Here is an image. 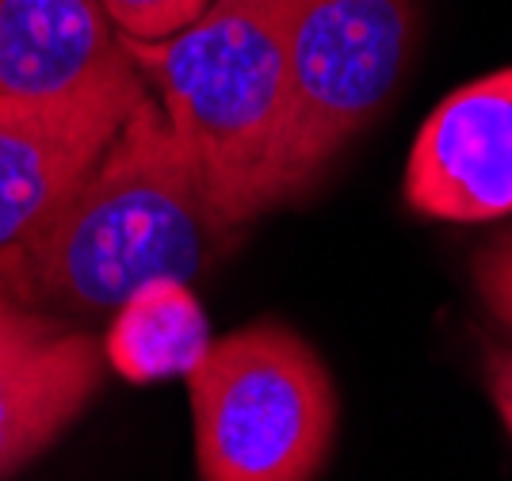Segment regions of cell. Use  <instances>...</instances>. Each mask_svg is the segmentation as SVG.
<instances>
[{"label": "cell", "mask_w": 512, "mask_h": 481, "mask_svg": "<svg viewBox=\"0 0 512 481\" xmlns=\"http://www.w3.org/2000/svg\"><path fill=\"white\" fill-rule=\"evenodd\" d=\"M230 233L150 92L50 218L0 252V298L69 325L111 317L153 279L188 283Z\"/></svg>", "instance_id": "cell-1"}, {"label": "cell", "mask_w": 512, "mask_h": 481, "mask_svg": "<svg viewBox=\"0 0 512 481\" xmlns=\"http://www.w3.org/2000/svg\"><path fill=\"white\" fill-rule=\"evenodd\" d=\"M302 8L306 0H211L169 39L119 35L226 230L287 203L291 39Z\"/></svg>", "instance_id": "cell-2"}, {"label": "cell", "mask_w": 512, "mask_h": 481, "mask_svg": "<svg viewBox=\"0 0 512 481\" xmlns=\"http://www.w3.org/2000/svg\"><path fill=\"white\" fill-rule=\"evenodd\" d=\"M199 481H314L337 436V390L295 329L253 321L188 375Z\"/></svg>", "instance_id": "cell-3"}, {"label": "cell", "mask_w": 512, "mask_h": 481, "mask_svg": "<svg viewBox=\"0 0 512 481\" xmlns=\"http://www.w3.org/2000/svg\"><path fill=\"white\" fill-rule=\"evenodd\" d=\"M413 0H306L291 39L283 199H295L371 123L406 77Z\"/></svg>", "instance_id": "cell-4"}, {"label": "cell", "mask_w": 512, "mask_h": 481, "mask_svg": "<svg viewBox=\"0 0 512 481\" xmlns=\"http://www.w3.org/2000/svg\"><path fill=\"white\" fill-rule=\"evenodd\" d=\"M406 203L436 222L512 214V65L432 107L406 161Z\"/></svg>", "instance_id": "cell-5"}, {"label": "cell", "mask_w": 512, "mask_h": 481, "mask_svg": "<svg viewBox=\"0 0 512 481\" xmlns=\"http://www.w3.org/2000/svg\"><path fill=\"white\" fill-rule=\"evenodd\" d=\"M104 363V336L0 298V481L85 413Z\"/></svg>", "instance_id": "cell-6"}, {"label": "cell", "mask_w": 512, "mask_h": 481, "mask_svg": "<svg viewBox=\"0 0 512 481\" xmlns=\"http://www.w3.org/2000/svg\"><path fill=\"white\" fill-rule=\"evenodd\" d=\"M146 96L150 84L69 104L0 100V252L50 218Z\"/></svg>", "instance_id": "cell-7"}, {"label": "cell", "mask_w": 512, "mask_h": 481, "mask_svg": "<svg viewBox=\"0 0 512 481\" xmlns=\"http://www.w3.org/2000/svg\"><path fill=\"white\" fill-rule=\"evenodd\" d=\"M138 84L100 0H0V100L69 104Z\"/></svg>", "instance_id": "cell-8"}, {"label": "cell", "mask_w": 512, "mask_h": 481, "mask_svg": "<svg viewBox=\"0 0 512 481\" xmlns=\"http://www.w3.org/2000/svg\"><path fill=\"white\" fill-rule=\"evenodd\" d=\"M214 336L184 279H153L111 314L104 359L130 382L188 378L207 359Z\"/></svg>", "instance_id": "cell-9"}, {"label": "cell", "mask_w": 512, "mask_h": 481, "mask_svg": "<svg viewBox=\"0 0 512 481\" xmlns=\"http://www.w3.org/2000/svg\"><path fill=\"white\" fill-rule=\"evenodd\" d=\"M119 35L142 42L169 39L211 4V0H100Z\"/></svg>", "instance_id": "cell-10"}, {"label": "cell", "mask_w": 512, "mask_h": 481, "mask_svg": "<svg viewBox=\"0 0 512 481\" xmlns=\"http://www.w3.org/2000/svg\"><path fill=\"white\" fill-rule=\"evenodd\" d=\"M474 291L493 321L512 333V230L474 256Z\"/></svg>", "instance_id": "cell-11"}, {"label": "cell", "mask_w": 512, "mask_h": 481, "mask_svg": "<svg viewBox=\"0 0 512 481\" xmlns=\"http://www.w3.org/2000/svg\"><path fill=\"white\" fill-rule=\"evenodd\" d=\"M486 386L512 436V348H501V344L486 348Z\"/></svg>", "instance_id": "cell-12"}]
</instances>
